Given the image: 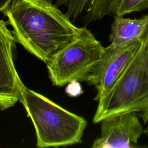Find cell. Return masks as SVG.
Listing matches in <instances>:
<instances>
[{"instance_id": "6da1fadb", "label": "cell", "mask_w": 148, "mask_h": 148, "mask_svg": "<svg viewBox=\"0 0 148 148\" xmlns=\"http://www.w3.org/2000/svg\"><path fill=\"white\" fill-rule=\"evenodd\" d=\"M2 13L16 42L46 64L86 28L75 26L49 0H13Z\"/></svg>"}, {"instance_id": "9a60e30c", "label": "cell", "mask_w": 148, "mask_h": 148, "mask_svg": "<svg viewBox=\"0 0 148 148\" xmlns=\"http://www.w3.org/2000/svg\"><path fill=\"white\" fill-rule=\"evenodd\" d=\"M142 120L145 124H147L146 128L144 130V134L148 136V109L144 112H142Z\"/></svg>"}, {"instance_id": "30bf717a", "label": "cell", "mask_w": 148, "mask_h": 148, "mask_svg": "<svg viewBox=\"0 0 148 148\" xmlns=\"http://www.w3.org/2000/svg\"><path fill=\"white\" fill-rule=\"evenodd\" d=\"M148 8V0H119L114 16H124L135 12H139Z\"/></svg>"}, {"instance_id": "9c48e42d", "label": "cell", "mask_w": 148, "mask_h": 148, "mask_svg": "<svg viewBox=\"0 0 148 148\" xmlns=\"http://www.w3.org/2000/svg\"><path fill=\"white\" fill-rule=\"evenodd\" d=\"M119 0H90L83 20L85 25L107 15H114Z\"/></svg>"}, {"instance_id": "7a4b0ae2", "label": "cell", "mask_w": 148, "mask_h": 148, "mask_svg": "<svg viewBox=\"0 0 148 148\" xmlns=\"http://www.w3.org/2000/svg\"><path fill=\"white\" fill-rule=\"evenodd\" d=\"M20 101L34 125L39 148L72 145L82 142L87 122L45 96L21 86Z\"/></svg>"}, {"instance_id": "3957f363", "label": "cell", "mask_w": 148, "mask_h": 148, "mask_svg": "<svg viewBox=\"0 0 148 148\" xmlns=\"http://www.w3.org/2000/svg\"><path fill=\"white\" fill-rule=\"evenodd\" d=\"M146 37L143 38L136 53L106 96L98 102L92 121L128 112L148 109V77L143 70Z\"/></svg>"}, {"instance_id": "7c38bea8", "label": "cell", "mask_w": 148, "mask_h": 148, "mask_svg": "<svg viewBox=\"0 0 148 148\" xmlns=\"http://www.w3.org/2000/svg\"><path fill=\"white\" fill-rule=\"evenodd\" d=\"M65 91L71 97H76L83 92L80 84L79 81L73 80L68 83Z\"/></svg>"}, {"instance_id": "4fadbf2b", "label": "cell", "mask_w": 148, "mask_h": 148, "mask_svg": "<svg viewBox=\"0 0 148 148\" xmlns=\"http://www.w3.org/2000/svg\"><path fill=\"white\" fill-rule=\"evenodd\" d=\"M145 36L146 37V41L145 47L143 70L145 75L148 77V36L146 35H145Z\"/></svg>"}, {"instance_id": "ba28073f", "label": "cell", "mask_w": 148, "mask_h": 148, "mask_svg": "<svg viewBox=\"0 0 148 148\" xmlns=\"http://www.w3.org/2000/svg\"><path fill=\"white\" fill-rule=\"evenodd\" d=\"M147 21L148 14L134 19L114 16L109 36L110 44L119 46L140 40L144 36Z\"/></svg>"}, {"instance_id": "52a82bcc", "label": "cell", "mask_w": 148, "mask_h": 148, "mask_svg": "<svg viewBox=\"0 0 148 148\" xmlns=\"http://www.w3.org/2000/svg\"><path fill=\"white\" fill-rule=\"evenodd\" d=\"M7 23L0 20V109L6 110L20 101L23 82L13 62L16 40L7 27Z\"/></svg>"}, {"instance_id": "8992f818", "label": "cell", "mask_w": 148, "mask_h": 148, "mask_svg": "<svg viewBox=\"0 0 148 148\" xmlns=\"http://www.w3.org/2000/svg\"><path fill=\"white\" fill-rule=\"evenodd\" d=\"M100 123L101 134L94 140L92 148H131L144 133L135 112L108 117Z\"/></svg>"}, {"instance_id": "277c9868", "label": "cell", "mask_w": 148, "mask_h": 148, "mask_svg": "<svg viewBox=\"0 0 148 148\" xmlns=\"http://www.w3.org/2000/svg\"><path fill=\"white\" fill-rule=\"evenodd\" d=\"M104 49L86 28L79 38L46 64L51 82L55 86H62L73 80L87 82Z\"/></svg>"}, {"instance_id": "e0dca14e", "label": "cell", "mask_w": 148, "mask_h": 148, "mask_svg": "<svg viewBox=\"0 0 148 148\" xmlns=\"http://www.w3.org/2000/svg\"><path fill=\"white\" fill-rule=\"evenodd\" d=\"M50 1H51V0H50Z\"/></svg>"}, {"instance_id": "2e32d148", "label": "cell", "mask_w": 148, "mask_h": 148, "mask_svg": "<svg viewBox=\"0 0 148 148\" xmlns=\"http://www.w3.org/2000/svg\"><path fill=\"white\" fill-rule=\"evenodd\" d=\"M148 36V21L147 23V25H146V29H145V34L144 36Z\"/></svg>"}, {"instance_id": "5bb4252c", "label": "cell", "mask_w": 148, "mask_h": 148, "mask_svg": "<svg viewBox=\"0 0 148 148\" xmlns=\"http://www.w3.org/2000/svg\"><path fill=\"white\" fill-rule=\"evenodd\" d=\"M13 0H0V13H3L10 5Z\"/></svg>"}, {"instance_id": "8fae6325", "label": "cell", "mask_w": 148, "mask_h": 148, "mask_svg": "<svg viewBox=\"0 0 148 148\" xmlns=\"http://www.w3.org/2000/svg\"><path fill=\"white\" fill-rule=\"evenodd\" d=\"M90 0H57L56 5H64L66 8V16L73 21H76L87 8Z\"/></svg>"}, {"instance_id": "5b68a950", "label": "cell", "mask_w": 148, "mask_h": 148, "mask_svg": "<svg viewBox=\"0 0 148 148\" xmlns=\"http://www.w3.org/2000/svg\"><path fill=\"white\" fill-rule=\"evenodd\" d=\"M143 38L130 43L105 47L103 52L87 79L97 90L94 100L102 101L109 93L138 50Z\"/></svg>"}]
</instances>
